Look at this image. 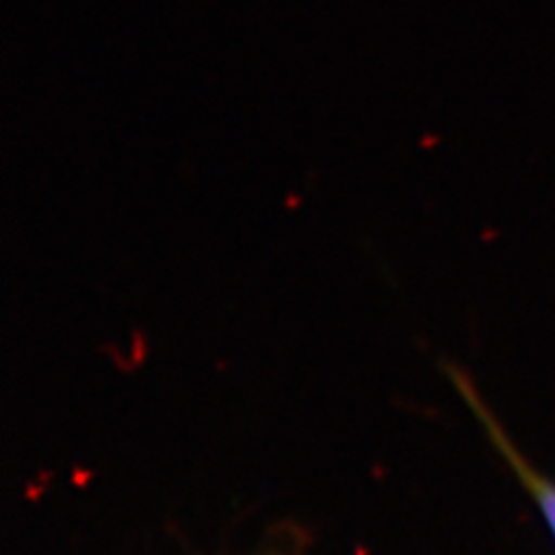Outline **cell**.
I'll return each instance as SVG.
<instances>
[{
  "mask_svg": "<svg viewBox=\"0 0 555 555\" xmlns=\"http://www.w3.org/2000/svg\"><path fill=\"white\" fill-rule=\"evenodd\" d=\"M444 373L451 379V385H454L456 391L463 396V401L470 405V410L475 412V416L479 420V424L483 426V430L489 433L493 447L500 451V456L507 461V465L514 470L516 479L524 483V489L532 495L534 505L540 507V512L544 516V524L548 526L551 537L555 540V481L544 477L540 470H534L530 461H526V456L520 454L516 444L512 442V438L505 433V428H502L495 416L491 414L489 405H486L479 398L470 377H467L461 369L451 366V363H444Z\"/></svg>",
  "mask_w": 555,
  "mask_h": 555,
  "instance_id": "obj_1",
  "label": "cell"
}]
</instances>
